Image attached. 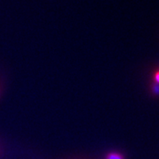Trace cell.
Segmentation results:
<instances>
[{
    "instance_id": "cell-3",
    "label": "cell",
    "mask_w": 159,
    "mask_h": 159,
    "mask_svg": "<svg viewBox=\"0 0 159 159\" xmlns=\"http://www.w3.org/2000/svg\"><path fill=\"white\" fill-rule=\"evenodd\" d=\"M153 92L154 94H159V85L158 84H154L153 85Z\"/></svg>"
},
{
    "instance_id": "cell-1",
    "label": "cell",
    "mask_w": 159,
    "mask_h": 159,
    "mask_svg": "<svg viewBox=\"0 0 159 159\" xmlns=\"http://www.w3.org/2000/svg\"><path fill=\"white\" fill-rule=\"evenodd\" d=\"M106 159H125V157L118 152H110L106 155Z\"/></svg>"
},
{
    "instance_id": "cell-2",
    "label": "cell",
    "mask_w": 159,
    "mask_h": 159,
    "mask_svg": "<svg viewBox=\"0 0 159 159\" xmlns=\"http://www.w3.org/2000/svg\"><path fill=\"white\" fill-rule=\"evenodd\" d=\"M153 81L155 82L156 84H159V70L154 73V75H153Z\"/></svg>"
}]
</instances>
